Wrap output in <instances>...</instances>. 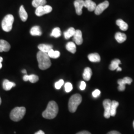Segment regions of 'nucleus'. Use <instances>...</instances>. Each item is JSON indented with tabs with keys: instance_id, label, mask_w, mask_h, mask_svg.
<instances>
[{
	"instance_id": "1",
	"label": "nucleus",
	"mask_w": 134,
	"mask_h": 134,
	"mask_svg": "<svg viewBox=\"0 0 134 134\" xmlns=\"http://www.w3.org/2000/svg\"><path fill=\"white\" fill-rule=\"evenodd\" d=\"M59 108L57 103L54 101H51L48 103L46 109L42 113V116L47 119H52L57 115Z\"/></svg>"
},
{
	"instance_id": "2",
	"label": "nucleus",
	"mask_w": 134,
	"mask_h": 134,
	"mask_svg": "<svg viewBox=\"0 0 134 134\" xmlns=\"http://www.w3.org/2000/svg\"><path fill=\"white\" fill-rule=\"evenodd\" d=\"M37 59L40 69L45 70L51 67V62L47 53L39 51L37 54Z\"/></svg>"
},
{
	"instance_id": "3",
	"label": "nucleus",
	"mask_w": 134,
	"mask_h": 134,
	"mask_svg": "<svg viewBox=\"0 0 134 134\" xmlns=\"http://www.w3.org/2000/svg\"><path fill=\"white\" fill-rule=\"evenodd\" d=\"M82 101V97L80 94H75L70 97L69 103L68 108L70 112L74 113L76 111L78 106L79 105Z\"/></svg>"
},
{
	"instance_id": "4",
	"label": "nucleus",
	"mask_w": 134,
	"mask_h": 134,
	"mask_svg": "<svg viewBox=\"0 0 134 134\" xmlns=\"http://www.w3.org/2000/svg\"><path fill=\"white\" fill-rule=\"evenodd\" d=\"M26 113L24 107H16L12 110L10 113V118L14 122H18L21 120Z\"/></svg>"
},
{
	"instance_id": "5",
	"label": "nucleus",
	"mask_w": 134,
	"mask_h": 134,
	"mask_svg": "<svg viewBox=\"0 0 134 134\" xmlns=\"http://www.w3.org/2000/svg\"><path fill=\"white\" fill-rule=\"evenodd\" d=\"M14 21V17L12 14H7L3 19L2 22V27L4 31L9 32L13 28V24Z\"/></svg>"
},
{
	"instance_id": "6",
	"label": "nucleus",
	"mask_w": 134,
	"mask_h": 134,
	"mask_svg": "<svg viewBox=\"0 0 134 134\" xmlns=\"http://www.w3.org/2000/svg\"><path fill=\"white\" fill-rule=\"evenodd\" d=\"M52 10V8L49 5L39 7L35 10V14L38 16H41L44 14H47L51 13Z\"/></svg>"
},
{
	"instance_id": "7",
	"label": "nucleus",
	"mask_w": 134,
	"mask_h": 134,
	"mask_svg": "<svg viewBox=\"0 0 134 134\" xmlns=\"http://www.w3.org/2000/svg\"><path fill=\"white\" fill-rule=\"evenodd\" d=\"M133 81L132 78L130 77H125L123 79H119L118 80L117 83L119 85L118 89L119 91H123L125 90V85L126 84L131 85Z\"/></svg>"
},
{
	"instance_id": "8",
	"label": "nucleus",
	"mask_w": 134,
	"mask_h": 134,
	"mask_svg": "<svg viewBox=\"0 0 134 134\" xmlns=\"http://www.w3.org/2000/svg\"><path fill=\"white\" fill-rule=\"evenodd\" d=\"M112 101L109 99H106L103 101V105L104 108V116L105 118H109L110 117V108H111V105Z\"/></svg>"
},
{
	"instance_id": "9",
	"label": "nucleus",
	"mask_w": 134,
	"mask_h": 134,
	"mask_svg": "<svg viewBox=\"0 0 134 134\" xmlns=\"http://www.w3.org/2000/svg\"><path fill=\"white\" fill-rule=\"evenodd\" d=\"M109 5L108 1H105L103 3H101L97 5L94 10V13L96 15H99L103 13L104 10L106 9Z\"/></svg>"
},
{
	"instance_id": "10",
	"label": "nucleus",
	"mask_w": 134,
	"mask_h": 134,
	"mask_svg": "<svg viewBox=\"0 0 134 134\" xmlns=\"http://www.w3.org/2000/svg\"><path fill=\"white\" fill-rule=\"evenodd\" d=\"M74 5L76 9V12L77 15H80L82 14V8L84 7L83 0H76L74 2Z\"/></svg>"
},
{
	"instance_id": "11",
	"label": "nucleus",
	"mask_w": 134,
	"mask_h": 134,
	"mask_svg": "<svg viewBox=\"0 0 134 134\" xmlns=\"http://www.w3.org/2000/svg\"><path fill=\"white\" fill-rule=\"evenodd\" d=\"M73 37V40L77 45H80L83 42L82 32L80 30H76Z\"/></svg>"
},
{
	"instance_id": "12",
	"label": "nucleus",
	"mask_w": 134,
	"mask_h": 134,
	"mask_svg": "<svg viewBox=\"0 0 134 134\" xmlns=\"http://www.w3.org/2000/svg\"><path fill=\"white\" fill-rule=\"evenodd\" d=\"M97 5L96 3L92 0H85L84 1V7L87 9L90 12L94 11Z\"/></svg>"
},
{
	"instance_id": "13",
	"label": "nucleus",
	"mask_w": 134,
	"mask_h": 134,
	"mask_svg": "<svg viewBox=\"0 0 134 134\" xmlns=\"http://www.w3.org/2000/svg\"><path fill=\"white\" fill-rule=\"evenodd\" d=\"M10 49V45L5 40H0V52H8Z\"/></svg>"
},
{
	"instance_id": "14",
	"label": "nucleus",
	"mask_w": 134,
	"mask_h": 134,
	"mask_svg": "<svg viewBox=\"0 0 134 134\" xmlns=\"http://www.w3.org/2000/svg\"><path fill=\"white\" fill-rule=\"evenodd\" d=\"M23 80L25 81H29L31 83H35L37 81H38L39 77L35 75H30L29 76L27 75H25L23 77Z\"/></svg>"
},
{
	"instance_id": "15",
	"label": "nucleus",
	"mask_w": 134,
	"mask_h": 134,
	"mask_svg": "<svg viewBox=\"0 0 134 134\" xmlns=\"http://www.w3.org/2000/svg\"><path fill=\"white\" fill-rule=\"evenodd\" d=\"M92 74V72L91 69L89 67H87L84 70L82 77L85 80H86V81H88L91 79Z\"/></svg>"
},
{
	"instance_id": "16",
	"label": "nucleus",
	"mask_w": 134,
	"mask_h": 134,
	"mask_svg": "<svg viewBox=\"0 0 134 134\" xmlns=\"http://www.w3.org/2000/svg\"><path fill=\"white\" fill-rule=\"evenodd\" d=\"M19 16L23 21H26L28 18V14L23 5H21L19 10Z\"/></svg>"
},
{
	"instance_id": "17",
	"label": "nucleus",
	"mask_w": 134,
	"mask_h": 134,
	"mask_svg": "<svg viewBox=\"0 0 134 134\" xmlns=\"http://www.w3.org/2000/svg\"><path fill=\"white\" fill-rule=\"evenodd\" d=\"M15 86V83L9 81L8 80H5L3 83V88L4 90L7 91H10L13 87H14Z\"/></svg>"
},
{
	"instance_id": "18",
	"label": "nucleus",
	"mask_w": 134,
	"mask_h": 134,
	"mask_svg": "<svg viewBox=\"0 0 134 134\" xmlns=\"http://www.w3.org/2000/svg\"><path fill=\"white\" fill-rule=\"evenodd\" d=\"M38 48L40 51L44 53H48V52L53 49V46L49 44H41L38 46Z\"/></svg>"
},
{
	"instance_id": "19",
	"label": "nucleus",
	"mask_w": 134,
	"mask_h": 134,
	"mask_svg": "<svg viewBox=\"0 0 134 134\" xmlns=\"http://www.w3.org/2000/svg\"><path fill=\"white\" fill-rule=\"evenodd\" d=\"M115 39L119 43H122L127 39V36L121 32H117L115 35Z\"/></svg>"
},
{
	"instance_id": "20",
	"label": "nucleus",
	"mask_w": 134,
	"mask_h": 134,
	"mask_svg": "<svg viewBox=\"0 0 134 134\" xmlns=\"http://www.w3.org/2000/svg\"><path fill=\"white\" fill-rule=\"evenodd\" d=\"M88 58L91 62H99L100 61V57L98 53L90 54L88 55Z\"/></svg>"
},
{
	"instance_id": "21",
	"label": "nucleus",
	"mask_w": 134,
	"mask_h": 134,
	"mask_svg": "<svg viewBox=\"0 0 134 134\" xmlns=\"http://www.w3.org/2000/svg\"><path fill=\"white\" fill-rule=\"evenodd\" d=\"M120 64H121V61L119 59H114L111 61L109 69L111 71H114L119 67Z\"/></svg>"
},
{
	"instance_id": "22",
	"label": "nucleus",
	"mask_w": 134,
	"mask_h": 134,
	"mask_svg": "<svg viewBox=\"0 0 134 134\" xmlns=\"http://www.w3.org/2000/svg\"><path fill=\"white\" fill-rule=\"evenodd\" d=\"M116 24L122 31H126L128 29V25L122 19H117L116 20Z\"/></svg>"
},
{
	"instance_id": "23",
	"label": "nucleus",
	"mask_w": 134,
	"mask_h": 134,
	"mask_svg": "<svg viewBox=\"0 0 134 134\" xmlns=\"http://www.w3.org/2000/svg\"><path fill=\"white\" fill-rule=\"evenodd\" d=\"M119 106V102L116 101H112L111 108H110V115L111 116H115L116 114V109Z\"/></svg>"
},
{
	"instance_id": "24",
	"label": "nucleus",
	"mask_w": 134,
	"mask_h": 134,
	"mask_svg": "<svg viewBox=\"0 0 134 134\" xmlns=\"http://www.w3.org/2000/svg\"><path fill=\"white\" fill-rule=\"evenodd\" d=\"M30 33L32 36H40L42 34L41 29L39 26H34L32 27L30 30Z\"/></svg>"
},
{
	"instance_id": "25",
	"label": "nucleus",
	"mask_w": 134,
	"mask_h": 134,
	"mask_svg": "<svg viewBox=\"0 0 134 134\" xmlns=\"http://www.w3.org/2000/svg\"><path fill=\"white\" fill-rule=\"evenodd\" d=\"M66 48L68 51L71 52L72 54H75L76 52V45L72 42H69L67 43L66 46Z\"/></svg>"
},
{
	"instance_id": "26",
	"label": "nucleus",
	"mask_w": 134,
	"mask_h": 134,
	"mask_svg": "<svg viewBox=\"0 0 134 134\" xmlns=\"http://www.w3.org/2000/svg\"><path fill=\"white\" fill-rule=\"evenodd\" d=\"M76 30L74 27H70L64 33V35L65 38L66 39H69L71 37L73 36L75 34Z\"/></svg>"
},
{
	"instance_id": "27",
	"label": "nucleus",
	"mask_w": 134,
	"mask_h": 134,
	"mask_svg": "<svg viewBox=\"0 0 134 134\" xmlns=\"http://www.w3.org/2000/svg\"><path fill=\"white\" fill-rule=\"evenodd\" d=\"M47 2L46 0H33L32 5L35 8H38L39 7L44 6L46 5Z\"/></svg>"
},
{
	"instance_id": "28",
	"label": "nucleus",
	"mask_w": 134,
	"mask_h": 134,
	"mask_svg": "<svg viewBox=\"0 0 134 134\" xmlns=\"http://www.w3.org/2000/svg\"><path fill=\"white\" fill-rule=\"evenodd\" d=\"M47 54L49 57L53 58V59H57L60 56V53L59 51H54L53 50V49L50 50Z\"/></svg>"
},
{
	"instance_id": "29",
	"label": "nucleus",
	"mask_w": 134,
	"mask_h": 134,
	"mask_svg": "<svg viewBox=\"0 0 134 134\" xmlns=\"http://www.w3.org/2000/svg\"><path fill=\"white\" fill-rule=\"evenodd\" d=\"M61 35V29L59 27H55L53 29L51 34V36L55 38H58Z\"/></svg>"
},
{
	"instance_id": "30",
	"label": "nucleus",
	"mask_w": 134,
	"mask_h": 134,
	"mask_svg": "<svg viewBox=\"0 0 134 134\" xmlns=\"http://www.w3.org/2000/svg\"><path fill=\"white\" fill-rule=\"evenodd\" d=\"M65 91L67 92H69L72 90V83L70 82H66L65 85Z\"/></svg>"
},
{
	"instance_id": "31",
	"label": "nucleus",
	"mask_w": 134,
	"mask_h": 134,
	"mask_svg": "<svg viewBox=\"0 0 134 134\" xmlns=\"http://www.w3.org/2000/svg\"><path fill=\"white\" fill-rule=\"evenodd\" d=\"M64 83V81L63 80H60L59 81H57L55 83V88L57 89V90H59L61 88V86H62Z\"/></svg>"
},
{
	"instance_id": "32",
	"label": "nucleus",
	"mask_w": 134,
	"mask_h": 134,
	"mask_svg": "<svg viewBox=\"0 0 134 134\" xmlns=\"http://www.w3.org/2000/svg\"><path fill=\"white\" fill-rule=\"evenodd\" d=\"M100 91L99 90H96L92 92V96L94 97H97L100 95Z\"/></svg>"
},
{
	"instance_id": "33",
	"label": "nucleus",
	"mask_w": 134,
	"mask_h": 134,
	"mask_svg": "<svg viewBox=\"0 0 134 134\" xmlns=\"http://www.w3.org/2000/svg\"><path fill=\"white\" fill-rule=\"evenodd\" d=\"M86 83L85 81H82L81 83V85L80 86V88L81 89V91H83L85 90L86 88Z\"/></svg>"
},
{
	"instance_id": "34",
	"label": "nucleus",
	"mask_w": 134,
	"mask_h": 134,
	"mask_svg": "<svg viewBox=\"0 0 134 134\" xmlns=\"http://www.w3.org/2000/svg\"><path fill=\"white\" fill-rule=\"evenodd\" d=\"M77 134H91V133H90L88 131H81V132H80L79 133H77Z\"/></svg>"
},
{
	"instance_id": "35",
	"label": "nucleus",
	"mask_w": 134,
	"mask_h": 134,
	"mask_svg": "<svg viewBox=\"0 0 134 134\" xmlns=\"http://www.w3.org/2000/svg\"><path fill=\"white\" fill-rule=\"evenodd\" d=\"M107 134H121L120 133H119V132H117V131H111L109 132V133H108Z\"/></svg>"
},
{
	"instance_id": "36",
	"label": "nucleus",
	"mask_w": 134,
	"mask_h": 134,
	"mask_svg": "<svg viewBox=\"0 0 134 134\" xmlns=\"http://www.w3.org/2000/svg\"><path fill=\"white\" fill-rule=\"evenodd\" d=\"M34 134H45L44 132L42 130H39L38 132H36Z\"/></svg>"
},
{
	"instance_id": "37",
	"label": "nucleus",
	"mask_w": 134,
	"mask_h": 134,
	"mask_svg": "<svg viewBox=\"0 0 134 134\" xmlns=\"http://www.w3.org/2000/svg\"><path fill=\"white\" fill-rule=\"evenodd\" d=\"M3 61V58L2 57H0V69L2 68V62Z\"/></svg>"
},
{
	"instance_id": "38",
	"label": "nucleus",
	"mask_w": 134,
	"mask_h": 134,
	"mask_svg": "<svg viewBox=\"0 0 134 134\" xmlns=\"http://www.w3.org/2000/svg\"><path fill=\"white\" fill-rule=\"evenodd\" d=\"M116 70H117V71H122V69L120 67H119L116 69Z\"/></svg>"
},
{
	"instance_id": "39",
	"label": "nucleus",
	"mask_w": 134,
	"mask_h": 134,
	"mask_svg": "<svg viewBox=\"0 0 134 134\" xmlns=\"http://www.w3.org/2000/svg\"><path fill=\"white\" fill-rule=\"evenodd\" d=\"M22 72H23V73H24V74H26V73H27L26 70H23L22 71Z\"/></svg>"
},
{
	"instance_id": "40",
	"label": "nucleus",
	"mask_w": 134,
	"mask_h": 134,
	"mask_svg": "<svg viewBox=\"0 0 134 134\" xmlns=\"http://www.w3.org/2000/svg\"><path fill=\"white\" fill-rule=\"evenodd\" d=\"M1 103H2V99L1 98V97H0V105L1 104Z\"/></svg>"
},
{
	"instance_id": "41",
	"label": "nucleus",
	"mask_w": 134,
	"mask_h": 134,
	"mask_svg": "<svg viewBox=\"0 0 134 134\" xmlns=\"http://www.w3.org/2000/svg\"><path fill=\"white\" fill-rule=\"evenodd\" d=\"M133 127H134V122H133Z\"/></svg>"
}]
</instances>
